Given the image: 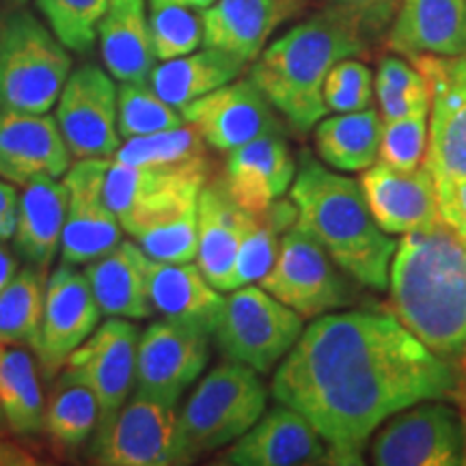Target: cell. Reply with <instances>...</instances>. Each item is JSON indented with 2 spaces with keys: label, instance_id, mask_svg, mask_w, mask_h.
I'll return each mask as SVG.
<instances>
[{
  "label": "cell",
  "instance_id": "50",
  "mask_svg": "<svg viewBox=\"0 0 466 466\" xmlns=\"http://www.w3.org/2000/svg\"><path fill=\"white\" fill-rule=\"evenodd\" d=\"M3 3H7L9 7H25V5L31 3V0H3Z\"/></svg>",
  "mask_w": 466,
  "mask_h": 466
},
{
  "label": "cell",
  "instance_id": "44",
  "mask_svg": "<svg viewBox=\"0 0 466 466\" xmlns=\"http://www.w3.org/2000/svg\"><path fill=\"white\" fill-rule=\"evenodd\" d=\"M360 28L365 37H376L393 22L400 0H329Z\"/></svg>",
  "mask_w": 466,
  "mask_h": 466
},
{
  "label": "cell",
  "instance_id": "38",
  "mask_svg": "<svg viewBox=\"0 0 466 466\" xmlns=\"http://www.w3.org/2000/svg\"><path fill=\"white\" fill-rule=\"evenodd\" d=\"M206 158V147L199 132L190 124L173 130L145 134V137L126 138V143L115 151L113 160L119 165H182Z\"/></svg>",
  "mask_w": 466,
  "mask_h": 466
},
{
  "label": "cell",
  "instance_id": "15",
  "mask_svg": "<svg viewBox=\"0 0 466 466\" xmlns=\"http://www.w3.org/2000/svg\"><path fill=\"white\" fill-rule=\"evenodd\" d=\"M108 158H83L67 168V220L61 240V261L83 266L102 258L121 242L119 218L104 197Z\"/></svg>",
  "mask_w": 466,
  "mask_h": 466
},
{
  "label": "cell",
  "instance_id": "17",
  "mask_svg": "<svg viewBox=\"0 0 466 466\" xmlns=\"http://www.w3.org/2000/svg\"><path fill=\"white\" fill-rule=\"evenodd\" d=\"M100 319L102 311L85 272L69 264L58 266L46 281L42 329L33 350L44 374H58L74 350L100 326Z\"/></svg>",
  "mask_w": 466,
  "mask_h": 466
},
{
  "label": "cell",
  "instance_id": "25",
  "mask_svg": "<svg viewBox=\"0 0 466 466\" xmlns=\"http://www.w3.org/2000/svg\"><path fill=\"white\" fill-rule=\"evenodd\" d=\"M248 217L250 212L233 201L223 179L201 188L197 201V218H199L197 268L217 289H231L233 266L247 231Z\"/></svg>",
  "mask_w": 466,
  "mask_h": 466
},
{
  "label": "cell",
  "instance_id": "20",
  "mask_svg": "<svg viewBox=\"0 0 466 466\" xmlns=\"http://www.w3.org/2000/svg\"><path fill=\"white\" fill-rule=\"evenodd\" d=\"M69 167L72 154L55 116L0 110V177L25 186L63 177Z\"/></svg>",
  "mask_w": 466,
  "mask_h": 466
},
{
  "label": "cell",
  "instance_id": "41",
  "mask_svg": "<svg viewBox=\"0 0 466 466\" xmlns=\"http://www.w3.org/2000/svg\"><path fill=\"white\" fill-rule=\"evenodd\" d=\"M110 0H37L52 33L67 50L86 55L97 39V25Z\"/></svg>",
  "mask_w": 466,
  "mask_h": 466
},
{
  "label": "cell",
  "instance_id": "51",
  "mask_svg": "<svg viewBox=\"0 0 466 466\" xmlns=\"http://www.w3.org/2000/svg\"><path fill=\"white\" fill-rule=\"evenodd\" d=\"M7 430V423H5V417H3V410H0V432H5Z\"/></svg>",
  "mask_w": 466,
  "mask_h": 466
},
{
  "label": "cell",
  "instance_id": "47",
  "mask_svg": "<svg viewBox=\"0 0 466 466\" xmlns=\"http://www.w3.org/2000/svg\"><path fill=\"white\" fill-rule=\"evenodd\" d=\"M37 460H35L33 453H28L22 447L14 445V442L0 439V466H35Z\"/></svg>",
  "mask_w": 466,
  "mask_h": 466
},
{
  "label": "cell",
  "instance_id": "21",
  "mask_svg": "<svg viewBox=\"0 0 466 466\" xmlns=\"http://www.w3.org/2000/svg\"><path fill=\"white\" fill-rule=\"evenodd\" d=\"M359 182L382 231L408 233L441 218L434 175L425 165L415 171H398L380 162L365 168Z\"/></svg>",
  "mask_w": 466,
  "mask_h": 466
},
{
  "label": "cell",
  "instance_id": "8",
  "mask_svg": "<svg viewBox=\"0 0 466 466\" xmlns=\"http://www.w3.org/2000/svg\"><path fill=\"white\" fill-rule=\"evenodd\" d=\"M378 466L466 464V421L456 408L425 400L389 417L371 442Z\"/></svg>",
  "mask_w": 466,
  "mask_h": 466
},
{
  "label": "cell",
  "instance_id": "31",
  "mask_svg": "<svg viewBox=\"0 0 466 466\" xmlns=\"http://www.w3.org/2000/svg\"><path fill=\"white\" fill-rule=\"evenodd\" d=\"M384 121L374 108L339 113L316 124V149L337 171H365L376 165Z\"/></svg>",
  "mask_w": 466,
  "mask_h": 466
},
{
  "label": "cell",
  "instance_id": "42",
  "mask_svg": "<svg viewBox=\"0 0 466 466\" xmlns=\"http://www.w3.org/2000/svg\"><path fill=\"white\" fill-rule=\"evenodd\" d=\"M428 115L384 121L378 158L398 171H415L428 154Z\"/></svg>",
  "mask_w": 466,
  "mask_h": 466
},
{
  "label": "cell",
  "instance_id": "45",
  "mask_svg": "<svg viewBox=\"0 0 466 466\" xmlns=\"http://www.w3.org/2000/svg\"><path fill=\"white\" fill-rule=\"evenodd\" d=\"M434 184L441 218L466 240V177L434 175Z\"/></svg>",
  "mask_w": 466,
  "mask_h": 466
},
{
  "label": "cell",
  "instance_id": "43",
  "mask_svg": "<svg viewBox=\"0 0 466 466\" xmlns=\"http://www.w3.org/2000/svg\"><path fill=\"white\" fill-rule=\"evenodd\" d=\"M324 104L333 113H357L370 108L374 96V78L363 63L343 58L324 80Z\"/></svg>",
  "mask_w": 466,
  "mask_h": 466
},
{
  "label": "cell",
  "instance_id": "7",
  "mask_svg": "<svg viewBox=\"0 0 466 466\" xmlns=\"http://www.w3.org/2000/svg\"><path fill=\"white\" fill-rule=\"evenodd\" d=\"M302 319L264 288L244 285L225 299L212 335L227 359L268 374L299 341Z\"/></svg>",
  "mask_w": 466,
  "mask_h": 466
},
{
  "label": "cell",
  "instance_id": "28",
  "mask_svg": "<svg viewBox=\"0 0 466 466\" xmlns=\"http://www.w3.org/2000/svg\"><path fill=\"white\" fill-rule=\"evenodd\" d=\"M102 61L116 83H147L156 66L145 0H110L97 25Z\"/></svg>",
  "mask_w": 466,
  "mask_h": 466
},
{
  "label": "cell",
  "instance_id": "52",
  "mask_svg": "<svg viewBox=\"0 0 466 466\" xmlns=\"http://www.w3.org/2000/svg\"><path fill=\"white\" fill-rule=\"evenodd\" d=\"M3 350H5V346H3V343H0V354H3Z\"/></svg>",
  "mask_w": 466,
  "mask_h": 466
},
{
  "label": "cell",
  "instance_id": "48",
  "mask_svg": "<svg viewBox=\"0 0 466 466\" xmlns=\"http://www.w3.org/2000/svg\"><path fill=\"white\" fill-rule=\"evenodd\" d=\"M17 272V259L14 258V253L0 242V291L7 288L11 279L15 277Z\"/></svg>",
  "mask_w": 466,
  "mask_h": 466
},
{
  "label": "cell",
  "instance_id": "12",
  "mask_svg": "<svg viewBox=\"0 0 466 466\" xmlns=\"http://www.w3.org/2000/svg\"><path fill=\"white\" fill-rule=\"evenodd\" d=\"M208 179V160L182 165H119L110 160L104 182L108 208L127 233L143 220L168 209L197 203Z\"/></svg>",
  "mask_w": 466,
  "mask_h": 466
},
{
  "label": "cell",
  "instance_id": "49",
  "mask_svg": "<svg viewBox=\"0 0 466 466\" xmlns=\"http://www.w3.org/2000/svg\"><path fill=\"white\" fill-rule=\"evenodd\" d=\"M149 3H175V5H184V7H190L197 11H206L212 7L217 0H149Z\"/></svg>",
  "mask_w": 466,
  "mask_h": 466
},
{
  "label": "cell",
  "instance_id": "35",
  "mask_svg": "<svg viewBox=\"0 0 466 466\" xmlns=\"http://www.w3.org/2000/svg\"><path fill=\"white\" fill-rule=\"evenodd\" d=\"M102 408L85 384L61 380L46 404V430L52 442L63 451H78L96 432Z\"/></svg>",
  "mask_w": 466,
  "mask_h": 466
},
{
  "label": "cell",
  "instance_id": "30",
  "mask_svg": "<svg viewBox=\"0 0 466 466\" xmlns=\"http://www.w3.org/2000/svg\"><path fill=\"white\" fill-rule=\"evenodd\" d=\"M244 66L247 61L240 56L206 46V50H195L154 66L147 83L168 106L184 113L188 104L236 80Z\"/></svg>",
  "mask_w": 466,
  "mask_h": 466
},
{
  "label": "cell",
  "instance_id": "2",
  "mask_svg": "<svg viewBox=\"0 0 466 466\" xmlns=\"http://www.w3.org/2000/svg\"><path fill=\"white\" fill-rule=\"evenodd\" d=\"M395 318L442 359L466 350V240L445 220L404 233L389 270Z\"/></svg>",
  "mask_w": 466,
  "mask_h": 466
},
{
  "label": "cell",
  "instance_id": "39",
  "mask_svg": "<svg viewBox=\"0 0 466 466\" xmlns=\"http://www.w3.org/2000/svg\"><path fill=\"white\" fill-rule=\"evenodd\" d=\"M184 124V115L177 108L168 106L158 93L151 89L149 83L119 85V116H116V126H119L121 138L173 130V127Z\"/></svg>",
  "mask_w": 466,
  "mask_h": 466
},
{
  "label": "cell",
  "instance_id": "13",
  "mask_svg": "<svg viewBox=\"0 0 466 466\" xmlns=\"http://www.w3.org/2000/svg\"><path fill=\"white\" fill-rule=\"evenodd\" d=\"M430 89L432 127L423 165L432 175L466 177V52L410 58Z\"/></svg>",
  "mask_w": 466,
  "mask_h": 466
},
{
  "label": "cell",
  "instance_id": "40",
  "mask_svg": "<svg viewBox=\"0 0 466 466\" xmlns=\"http://www.w3.org/2000/svg\"><path fill=\"white\" fill-rule=\"evenodd\" d=\"M147 22L158 61L190 55L203 44V20L197 9L175 3H149Z\"/></svg>",
  "mask_w": 466,
  "mask_h": 466
},
{
  "label": "cell",
  "instance_id": "1",
  "mask_svg": "<svg viewBox=\"0 0 466 466\" xmlns=\"http://www.w3.org/2000/svg\"><path fill=\"white\" fill-rule=\"evenodd\" d=\"M450 360L398 318L324 313L302 330L272 380L279 404L300 412L329 442V462L360 464L365 442L395 412L456 391Z\"/></svg>",
  "mask_w": 466,
  "mask_h": 466
},
{
  "label": "cell",
  "instance_id": "4",
  "mask_svg": "<svg viewBox=\"0 0 466 466\" xmlns=\"http://www.w3.org/2000/svg\"><path fill=\"white\" fill-rule=\"evenodd\" d=\"M365 50V35L346 14L330 7L300 22L261 50L248 78L299 134L329 113L324 80L343 58Z\"/></svg>",
  "mask_w": 466,
  "mask_h": 466
},
{
  "label": "cell",
  "instance_id": "23",
  "mask_svg": "<svg viewBox=\"0 0 466 466\" xmlns=\"http://www.w3.org/2000/svg\"><path fill=\"white\" fill-rule=\"evenodd\" d=\"M294 177L296 162L288 143L281 132H270L229 151L223 182L238 206L258 214L281 199Z\"/></svg>",
  "mask_w": 466,
  "mask_h": 466
},
{
  "label": "cell",
  "instance_id": "37",
  "mask_svg": "<svg viewBox=\"0 0 466 466\" xmlns=\"http://www.w3.org/2000/svg\"><path fill=\"white\" fill-rule=\"evenodd\" d=\"M374 89L378 104H380L382 121L430 113L428 83L419 74V69L415 66H408L404 58H382L376 74Z\"/></svg>",
  "mask_w": 466,
  "mask_h": 466
},
{
  "label": "cell",
  "instance_id": "34",
  "mask_svg": "<svg viewBox=\"0 0 466 466\" xmlns=\"http://www.w3.org/2000/svg\"><path fill=\"white\" fill-rule=\"evenodd\" d=\"M46 270L28 266L17 270L7 288L0 291V343L33 348L44 318Z\"/></svg>",
  "mask_w": 466,
  "mask_h": 466
},
{
  "label": "cell",
  "instance_id": "6",
  "mask_svg": "<svg viewBox=\"0 0 466 466\" xmlns=\"http://www.w3.org/2000/svg\"><path fill=\"white\" fill-rule=\"evenodd\" d=\"M72 74V56L31 11L11 7L0 17V110L44 115Z\"/></svg>",
  "mask_w": 466,
  "mask_h": 466
},
{
  "label": "cell",
  "instance_id": "19",
  "mask_svg": "<svg viewBox=\"0 0 466 466\" xmlns=\"http://www.w3.org/2000/svg\"><path fill=\"white\" fill-rule=\"evenodd\" d=\"M227 466H305L329 462V447L300 412L277 406L218 460Z\"/></svg>",
  "mask_w": 466,
  "mask_h": 466
},
{
  "label": "cell",
  "instance_id": "18",
  "mask_svg": "<svg viewBox=\"0 0 466 466\" xmlns=\"http://www.w3.org/2000/svg\"><path fill=\"white\" fill-rule=\"evenodd\" d=\"M182 115L203 143L218 151H233L264 134L281 132L275 106L250 78L218 86L188 104Z\"/></svg>",
  "mask_w": 466,
  "mask_h": 466
},
{
  "label": "cell",
  "instance_id": "36",
  "mask_svg": "<svg viewBox=\"0 0 466 466\" xmlns=\"http://www.w3.org/2000/svg\"><path fill=\"white\" fill-rule=\"evenodd\" d=\"M127 233L138 242L149 259L188 264L197 259V247H199L197 203H186L158 217H151Z\"/></svg>",
  "mask_w": 466,
  "mask_h": 466
},
{
  "label": "cell",
  "instance_id": "3",
  "mask_svg": "<svg viewBox=\"0 0 466 466\" xmlns=\"http://www.w3.org/2000/svg\"><path fill=\"white\" fill-rule=\"evenodd\" d=\"M289 199L299 208L296 227L316 238L346 275L371 289L389 288L398 240L378 227L357 179L329 171L302 151Z\"/></svg>",
  "mask_w": 466,
  "mask_h": 466
},
{
  "label": "cell",
  "instance_id": "32",
  "mask_svg": "<svg viewBox=\"0 0 466 466\" xmlns=\"http://www.w3.org/2000/svg\"><path fill=\"white\" fill-rule=\"evenodd\" d=\"M0 410L11 434L35 436L46 430L42 380L26 348L5 346L0 354Z\"/></svg>",
  "mask_w": 466,
  "mask_h": 466
},
{
  "label": "cell",
  "instance_id": "16",
  "mask_svg": "<svg viewBox=\"0 0 466 466\" xmlns=\"http://www.w3.org/2000/svg\"><path fill=\"white\" fill-rule=\"evenodd\" d=\"M208 333L162 319L138 335L137 391L175 406L209 359Z\"/></svg>",
  "mask_w": 466,
  "mask_h": 466
},
{
  "label": "cell",
  "instance_id": "5",
  "mask_svg": "<svg viewBox=\"0 0 466 466\" xmlns=\"http://www.w3.org/2000/svg\"><path fill=\"white\" fill-rule=\"evenodd\" d=\"M268 404V391L253 367L227 360L214 367L177 415V464L231 445L248 432Z\"/></svg>",
  "mask_w": 466,
  "mask_h": 466
},
{
  "label": "cell",
  "instance_id": "10",
  "mask_svg": "<svg viewBox=\"0 0 466 466\" xmlns=\"http://www.w3.org/2000/svg\"><path fill=\"white\" fill-rule=\"evenodd\" d=\"M341 272L322 244L294 225L285 231L275 266L259 285L302 318H319L350 305Z\"/></svg>",
  "mask_w": 466,
  "mask_h": 466
},
{
  "label": "cell",
  "instance_id": "22",
  "mask_svg": "<svg viewBox=\"0 0 466 466\" xmlns=\"http://www.w3.org/2000/svg\"><path fill=\"white\" fill-rule=\"evenodd\" d=\"M300 7L302 0H217L201 11L203 46L255 61L270 35Z\"/></svg>",
  "mask_w": 466,
  "mask_h": 466
},
{
  "label": "cell",
  "instance_id": "33",
  "mask_svg": "<svg viewBox=\"0 0 466 466\" xmlns=\"http://www.w3.org/2000/svg\"><path fill=\"white\" fill-rule=\"evenodd\" d=\"M296 220H299V208L294 201L283 199V197L270 203L264 212H250L247 231L238 248L229 291L259 283L270 272L277 261L279 247H281V233L291 229Z\"/></svg>",
  "mask_w": 466,
  "mask_h": 466
},
{
  "label": "cell",
  "instance_id": "29",
  "mask_svg": "<svg viewBox=\"0 0 466 466\" xmlns=\"http://www.w3.org/2000/svg\"><path fill=\"white\" fill-rule=\"evenodd\" d=\"M67 220V188L56 177H39L25 184L17 206L14 233L15 250L28 266L46 270L61 253Z\"/></svg>",
  "mask_w": 466,
  "mask_h": 466
},
{
  "label": "cell",
  "instance_id": "11",
  "mask_svg": "<svg viewBox=\"0 0 466 466\" xmlns=\"http://www.w3.org/2000/svg\"><path fill=\"white\" fill-rule=\"evenodd\" d=\"M55 119L72 158H113L121 147L116 126L119 86L97 66H83L69 74L55 104Z\"/></svg>",
  "mask_w": 466,
  "mask_h": 466
},
{
  "label": "cell",
  "instance_id": "9",
  "mask_svg": "<svg viewBox=\"0 0 466 466\" xmlns=\"http://www.w3.org/2000/svg\"><path fill=\"white\" fill-rule=\"evenodd\" d=\"M177 412L167 401L134 393L93 432L91 462L102 466L177 464Z\"/></svg>",
  "mask_w": 466,
  "mask_h": 466
},
{
  "label": "cell",
  "instance_id": "27",
  "mask_svg": "<svg viewBox=\"0 0 466 466\" xmlns=\"http://www.w3.org/2000/svg\"><path fill=\"white\" fill-rule=\"evenodd\" d=\"M147 266L149 258L134 242H119L106 255L86 264L85 277L104 316L126 319L154 316L147 291Z\"/></svg>",
  "mask_w": 466,
  "mask_h": 466
},
{
  "label": "cell",
  "instance_id": "26",
  "mask_svg": "<svg viewBox=\"0 0 466 466\" xmlns=\"http://www.w3.org/2000/svg\"><path fill=\"white\" fill-rule=\"evenodd\" d=\"M149 302L165 319L179 322L212 335L225 299L197 266L168 264L149 259L147 266Z\"/></svg>",
  "mask_w": 466,
  "mask_h": 466
},
{
  "label": "cell",
  "instance_id": "46",
  "mask_svg": "<svg viewBox=\"0 0 466 466\" xmlns=\"http://www.w3.org/2000/svg\"><path fill=\"white\" fill-rule=\"evenodd\" d=\"M17 206H20V195L15 192V186L0 177V242L14 238Z\"/></svg>",
  "mask_w": 466,
  "mask_h": 466
},
{
  "label": "cell",
  "instance_id": "24",
  "mask_svg": "<svg viewBox=\"0 0 466 466\" xmlns=\"http://www.w3.org/2000/svg\"><path fill=\"white\" fill-rule=\"evenodd\" d=\"M389 48L408 58L466 52V0H400Z\"/></svg>",
  "mask_w": 466,
  "mask_h": 466
},
{
  "label": "cell",
  "instance_id": "14",
  "mask_svg": "<svg viewBox=\"0 0 466 466\" xmlns=\"http://www.w3.org/2000/svg\"><path fill=\"white\" fill-rule=\"evenodd\" d=\"M137 326L126 318H110L74 350L61 380L85 384L100 401L102 417L113 415L137 384Z\"/></svg>",
  "mask_w": 466,
  "mask_h": 466
}]
</instances>
